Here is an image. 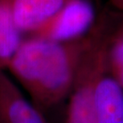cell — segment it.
I'll return each mask as SVG.
<instances>
[{
	"label": "cell",
	"instance_id": "7",
	"mask_svg": "<svg viewBox=\"0 0 123 123\" xmlns=\"http://www.w3.org/2000/svg\"><path fill=\"white\" fill-rule=\"evenodd\" d=\"M69 98L67 123H95L92 89L79 87L72 91Z\"/></svg>",
	"mask_w": 123,
	"mask_h": 123
},
{
	"label": "cell",
	"instance_id": "5",
	"mask_svg": "<svg viewBox=\"0 0 123 123\" xmlns=\"http://www.w3.org/2000/svg\"><path fill=\"white\" fill-rule=\"evenodd\" d=\"M14 22L21 35L31 32L57 13L68 0H9Z\"/></svg>",
	"mask_w": 123,
	"mask_h": 123
},
{
	"label": "cell",
	"instance_id": "6",
	"mask_svg": "<svg viewBox=\"0 0 123 123\" xmlns=\"http://www.w3.org/2000/svg\"><path fill=\"white\" fill-rule=\"evenodd\" d=\"M22 39L14 22L10 1L0 0V69H6Z\"/></svg>",
	"mask_w": 123,
	"mask_h": 123
},
{
	"label": "cell",
	"instance_id": "8",
	"mask_svg": "<svg viewBox=\"0 0 123 123\" xmlns=\"http://www.w3.org/2000/svg\"><path fill=\"white\" fill-rule=\"evenodd\" d=\"M107 71L123 89V39L111 37L108 50Z\"/></svg>",
	"mask_w": 123,
	"mask_h": 123
},
{
	"label": "cell",
	"instance_id": "1",
	"mask_svg": "<svg viewBox=\"0 0 123 123\" xmlns=\"http://www.w3.org/2000/svg\"><path fill=\"white\" fill-rule=\"evenodd\" d=\"M97 31L96 20L89 32L77 39H22L6 70L13 75L38 110L51 109L69 96L79 67Z\"/></svg>",
	"mask_w": 123,
	"mask_h": 123
},
{
	"label": "cell",
	"instance_id": "9",
	"mask_svg": "<svg viewBox=\"0 0 123 123\" xmlns=\"http://www.w3.org/2000/svg\"><path fill=\"white\" fill-rule=\"evenodd\" d=\"M112 37H116V38L123 39V21H122V23L120 24V26H119L115 31H113Z\"/></svg>",
	"mask_w": 123,
	"mask_h": 123
},
{
	"label": "cell",
	"instance_id": "2",
	"mask_svg": "<svg viewBox=\"0 0 123 123\" xmlns=\"http://www.w3.org/2000/svg\"><path fill=\"white\" fill-rule=\"evenodd\" d=\"M96 22L95 11L88 0H68L28 37L57 42L77 39L89 32Z\"/></svg>",
	"mask_w": 123,
	"mask_h": 123
},
{
	"label": "cell",
	"instance_id": "3",
	"mask_svg": "<svg viewBox=\"0 0 123 123\" xmlns=\"http://www.w3.org/2000/svg\"><path fill=\"white\" fill-rule=\"evenodd\" d=\"M0 123H48L6 70L0 69Z\"/></svg>",
	"mask_w": 123,
	"mask_h": 123
},
{
	"label": "cell",
	"instance_id": "4",
	"mask_svg": "<svg viewBox=\"0 0 123 123\" xmlns=\"http://www.w3.org/2000/svg\"><path fill=\"white\" fill-rule=\"evenodd\" d=\"M94 116L95 123H123V89L108 71L96 84Z\"/></svg>",
	"mask_w": 123,
	"mask_h": 123
},
{
	"label": "cell",
	"instance_id": "10",
	"mask_svg": "<svg viewBox=\"0 0 123 123\" xmlns=\"http://www.w3.org/2000/svg\"><path fill=\"white\" fill-rule=\"evenodd\" d=\"M110 3L115 9L123 11V0H110Z\"/></svg>",
	"mask_w": 123,
	"mask_h": 123
}]
</instances>
